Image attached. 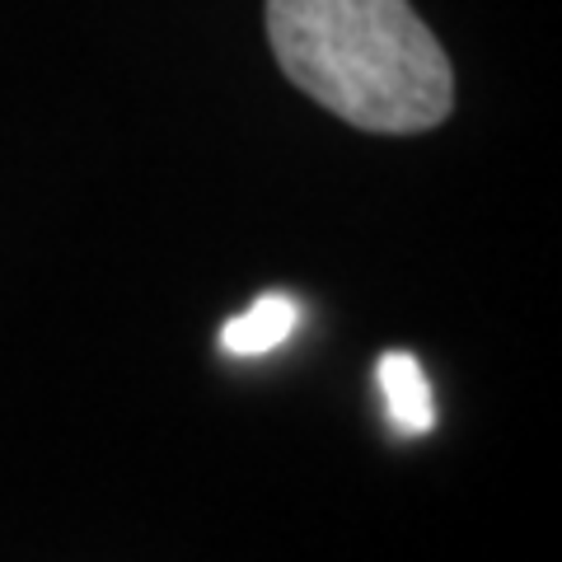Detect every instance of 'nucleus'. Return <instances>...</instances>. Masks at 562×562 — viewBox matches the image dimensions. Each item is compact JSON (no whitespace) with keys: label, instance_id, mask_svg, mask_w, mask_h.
<instances>
[{"label":"nucleus","instance_id":"2","mask_svg":"<svg viewBox=\"0 0 562 562\" xmlns=\"http://www.w3.org/2000/svg\"><path fill=\"white\" fill-rule=\"evenodd\" d=\"M295 319H301V305L281 291H268L221 328V347L231 351V357H262V351H272L291 338Z\"/></svg>","mask_w":562,"mask_h":562},{"label":"nucleus","instance_id":"1","mask_svg":"<svg viewBox=\"0 0 562 562\" xmlns=\"http://www.w3.org/2000/svg\"><path fill=\"white\" fill-rule=\"evenodd\" d=\"M272 57L357 132L413 136L454 109V70L408 0H268Z\"/></svg>","mask_w":562,"mask_h":562},{"label":"nucleus","instance_id":"3","mask_svg":"<svg viewBox=\"0 0 562 562\" xmlns=\"http://www.w3.org/2000/svg\"><path fill=\"white\" fill-rule=\"evenodd\" d=\"M380 390H384V403H390V417L408 436H422V431L436 427L431 384L422 375L413 351H384L380 357Z\"/></svg>","mask_w":562,"mask_h":562}]
</instances>
